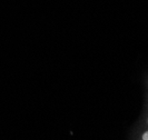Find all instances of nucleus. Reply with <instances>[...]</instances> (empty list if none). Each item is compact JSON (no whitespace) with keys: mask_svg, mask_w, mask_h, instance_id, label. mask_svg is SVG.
Returning a JSON list of instances; mask_svg holds the SVG:
<instances>
[{"mask_svg":"<svg viewBox=\"0 0 148 140\" xmlns=\"http://www.w3.org/2000/svg\"><path fill=\"white\" fill-rule=\"evenodd\" d=\"M143 140H148V131L143 135Z\"/></svg>","mask_w":148,"mask_h":140,"instance_id":"nucleus-1","label":"nucleus"}]
</instances>
